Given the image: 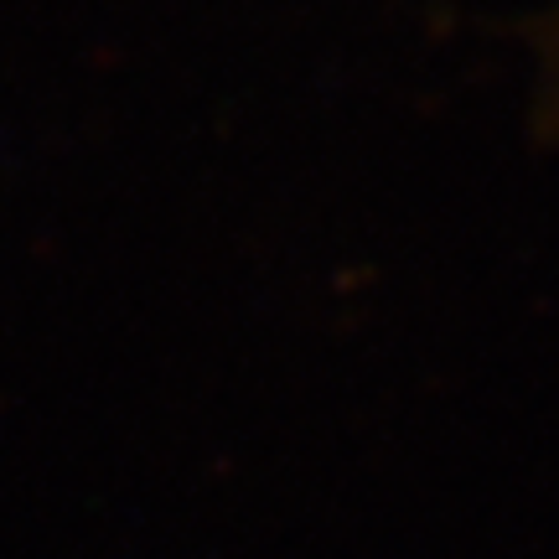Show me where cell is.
<instances>
[{
  "mask_svg": "<svg viewBox=\"0 0 559 559\" xmlns=\"http://www.w3.org/2000/svg\"><path fill=\"white\" fill-rule=\"evenodd\" d=\"M559 58V47H555ZM549 120H559V62H555V83H549Z\"/></svg>",
  "mask_w": 559,
  "mask_h": 559,
  "instance_id": "1",
  "label": "cell"
}]
</instances>
